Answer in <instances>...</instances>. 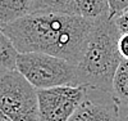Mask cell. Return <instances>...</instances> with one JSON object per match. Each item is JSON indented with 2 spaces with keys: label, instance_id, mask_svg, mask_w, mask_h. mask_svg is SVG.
Masks as SVG:
<instances>
[{
  "label": "cell",
  "instance_id": "obj_1",
  "mask_svg": "<svg viewBox=\"0 0 128 121\" xmlns=\"http://www.w3.org/2000/svg\"><path fill=\"white\" fill-rule=\"evenodd\" d=\"M95 21L72 14L31 13L2 26L19 53H45L77 64Z\"/></svg>",
  "mask_w": 128,
  "mask_h": 121
},
{
  "label": "cell",
  "instance_id": "obj_2",
  "mask_svg": "<svg viewBox=\"0 0 128 121\" xmlns=\"http://www.w3.org/2000/svg\"><path fill=\"white\" fill-rule=\"evenodd\" d=\"M119 37L120 32L114 19L104 17L95 21L82 57L76 64L78 85L113 94L114 76L123 61L118 50Z\"/></svg>",
  "mask_w": 128,
  "mask_h": 121
},
{
  "label": "cell",
  "instance_id": "obj_3",
  "mask_svg": "<svg viewBox=\"0 0 128 121\" xmlns=\"http://www.w3.org/2000/svg\"><path fill=\"white\" fill-rule=\"evenodd\" d=\"M17 71L36 90L78 85L76 64L45 53H19Z\"/></svg>",
  "mask_w": 128,
  "mask_h": 121
},
{
  "label": "cell",
  "instance_id": "obj_4",
  "mask_svg": "<svg viewBox=\"0 0 128 121\" xmlns=\"http://www.w3.org/2000/svg\"><path fill=\"white\" fill-rule=\"evenodd\" d=\"M0 112L12 121H40L37 90L17 70L0 75Z\"/></svg>",
  "mask_w": 128,
  "mask_h": 121
},
{
  "label": "cell",
  "instance_id": "obj_5",
  "mask_svg": "<svg viewBox=\"0 0 128 121\" xmlns=\"http://www.w3.org/2000/svg\"><path fill=\"white\" fill-rule=\"evenodd\" d=\"M87 93L88 89L83 85L37 90L40 121H69Z\"/></svg>",
  "mask_w": 128,
  "mask_h": 121
},
{
  "label": "cell",
  "instance_id": "obj_6",
  "mask_svg": "<svg viewBox=\"0 0 128 121\" xmlns=\"http://www.w3.org/2000/svg\"><path fill=\"white\" fill-rule=\"evenodd\" d=\"M119 103L112 95L106 102H96L84 98L69 121H120Z\"/></svg>",
  "mask_w": 128,
  "mask_h": 121
},
{
  "label": "cell",
  "instance_id": "obj_7",
  "mask_svg": "<svg viewBox=\"0 0 128 121\" xmlns=\"http://www.w3.org/2000/svg\"><path fill=\"white\" fill-rule=\"evenodd\" d=\"M72 14L98 21L109 17L108 0H72Z\"/></svg>",
  "mask_w": 128,
  "mask_h": 121
},
{
  "label": "cell",
  "instance_id": "obj_8",
  "mask_svg": "<svg viewBox=\"0 0 128 121\" xmlns=\"http://www.w3.org/2000/svg\"><path fill=\"white\" fill-rule=\"evenodd\" d=\"M32 0H0V27L31 13Z\"/></svg>",
  "mask_w": 128,
  "mask_h": 121
},
{
  "label": "cell",
  "instance_id": "obj_9",
  "mask_svg": "<svg viewBox=\"0 0 128 121\" xmlns=\"http://www.w3.org/2000/svg\"><path fill=\"white\" fill-rule=\"evenodd\" d=\"M19 52L13 41L0 28V75L17 70V59Z\"/></svg>",
  "mask_w": 128,
  "mask_h": 121
},
{
  "label": "cell",
  "instance_id": "obj_10",
  "mask_svg": "<svg viewBox=\"0 0 128 121\" xmlns=\"http://www.w3.org/2000/svg\"><path fill=\"white\" fill-rule=\"evenodd\" d=\"M31 13L72 14V0H32L31 2Z\"/></svg>",
  "mask_w": 128,
  "mask_h": 121
},
{
  "label": "cell",
  "instance_id": "obj_11",
  "mask_svg": "<svg viewBox=\"0 0 128 121\" xmlns=\"http://www.w3.org/2000/svg\"><path fill=\"white\" fill-rule=\"evenodd\" d=\"M119 106L128 107V61L123 59L115 72L113 81V94Z\"/></svg>",
  "mask_w": 128,
  "mask_h": 121
},
{
  "label": "cell",
  "instance_id": "obj_12",
  "mask_svg": "<svg viewBox=\"0 0 128 121\" xmlns=\"http://www.w3.org/2000/svg\"><path fill=\"white\" fill-rule=\"evenodd\" d=\"M109 3V18H115L128 9V0H108Z\"/></svg>",
  "mask_w": 128,
  "mask_h": 121
},
{
  "label": "cell",
  "instance_id": "obj_13",
  "mask_svg": "<svg viewBox=\"0 0 128 121\" xmlns=\"http://www.w3.org/2000/svg\"><path fill=\"white\" fill-rule=\"evenodd\" d=\"M116 27H118L120 35L122 34H128V9L124 10L123 13H120L118 17L113 18Z\"/></svg>",
  "mask_w": 128,
  "mask_h": 121
},
{
  "label": "cell",
  "instance_id": "obj_14",
  "mask_svg": "<svg viewBox=\"0 0 128 121\" xmlns=\"http://www.w3.org/2000/svg\"><path fill=\"white\" fill-rule=\"evenodd\" d=\"M118 50L122 59L128 61V34H122L118 40Z\"/></svg>",
  "mask_w": 128,
  "mask_h": 121
},
{
  "label": "cell",
  "instance_id": "obj_15",
  "mask_svg": "<svg viewBox=\"0 0 128 121\" xmlns=\"http://www.w3.org/2000/svg\"><path fill=\"white\" fill-rule=\"evenodd\" d=\"M0 121H12V120H10V118H8L5 115H3L2 112H0Z\"/></svg>",
  "mask_w": 128,
  "mask_h": 121
}]
</instances>
